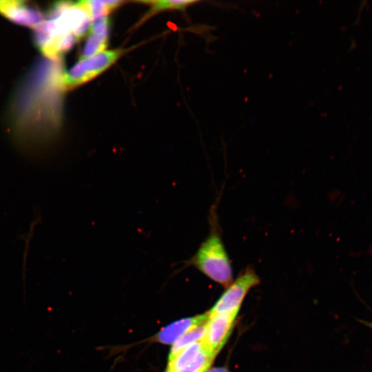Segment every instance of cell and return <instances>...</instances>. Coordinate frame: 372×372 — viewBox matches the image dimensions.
Returning a JSON list of instances; mask_svg holds the SVG:
<instances>
[{
	"instance_id": "5",
	"label": "cell",
	"mask_w": 372,
	"mask_h": 372,
	"mask_svg": "<svg viewBox=\"0 0 372 372\" xmlns=\"http://www.w3.org/2000/svg\"><path fill=\"white\" fill-rule=\"evenodd\" d=\"M205 322V333L202 342L217 355L231 334L238 313H210Z\"/></svg>"
},
{
	"instance_id": "4",
	"label": "cell",
	"mask_w": 372,
	"mask_h": 372,
	"mask_svg": "<svg viewBox=\"0 0 372 372\" xmlns=\"http://www.w3.org/2000/svg\"><path fill=\"white\" fill-rule=\"evenodd\" d=\"M216 355L199 341L189 345L169 361L165 372H206Z\"/></svg>"
},
{
	"instance_id": "8",
	"label": "cell",
	"mask_w": 372,
	"mask_h": 372,
	"mask_svg": "<svg viewBox=\"0 0 372 372\" xmlns=\"http://www.w3.org/2000/svg\"><path fill=\"white\" fill-rule=\"evenodd\" d=\"M205 333V323L192 329L180 337L172 344L169 355V361L173 360L180 352L189 345L201 341L204 338Z\"/></svg>"
},
{
	"instance_id": "3",
	"label": "cell",
	"mask_w": 372,
	"mask_h": 372,
	"mask_svg": "<svg viewBox=\"0 0 372 372\" xmlns=\"http://www.w3.org/2000/svg\"><path fill=\"white\" fill-rule=\"evenodd\" d=\"M259 283L260 278L256 271L251 267H247L226 288L209 313H238L248 292Z\"/></svg>"
},
{
	"instance_id": "12",
	"label": "cell",
	"mask_w": 372,
	"mask_h": 372,
	"mask_svg": "<svg viewBox=\"0 0 372 372\" xmlns=\"http://www.w3.org/2000/svg\"><path fill=\"white\" fill-rule=\"evenodd\" d=\"M206 372H229L228 369L225 367H213L209 368Z\"/></svg>"
},
{
	"instance_id": "6",
	"label": "cell",
	"mask_w": 372,
	"mask_h": 372,
	"mask_svg": "<svg viewBox=\"0 0 372 372\" xmlns=\"http://www.w3.org/2000/svg\"><path fill=\"white\" fill-rule=\"evenodd\" d=\"M0 14L17 24L34 28L45 19L38 8L19 0H0Z\"/></svg>"
},
{
	"instance_id": "7",
	"label": "cell",
	"mask_w": 372,
	"mask_h": 372,
	"mask_svg": "<svg viewBox=\"0 0 372 372\" xmlns=\"http://www.w3.org/2000/svg\"><path fill=\"white\" fill-rule=\"evenodd\" d=\"M209 317L208 313L184 318L164 327L156 335L158 342L174 344L183 335L192 329L205 324Z\"/></svg>"
},
{
	"instance_id": "10",
	"label": "cell",
	"mask_w": 372,
	"mask_h": 372,
	"mask_svg": "<svg viewBox=\"0 0 372 372\" xmlns=\"http://www.w3.org/2000/svg\"><path fill=\"white\" fill-rule=\"evenodd\" d=\"M196 1H145L150 4V9L144 19L154 15V14L165 10H184L187 6L196 3Z\"/></svg>"
},
{
	"instance_id": "13",
	"label": "cell",
	"mask_w": 372,
	"mask_h": 372,
	"mask_svg": "<svg viewBox=\"0 0 372 372\" xmlns=\"http://www.w3.org/2000/svg\"><path fill=\"white\" fill-rule=\"evenodd\" d=\"M364 324H366V325H368L370 328L372 329V323H370V322H364Z\"/></svg>"
},
{
	"instance_id": "2",
	"label": "cell",
	"mask_w": 372,
	"mask_h": 372,
	"mask_svg": "<svg viewBox=\"0 0 372 372\" xmlns=\"http://www.w3.org/2000/svg\"><path fill=\"white\" fill-rule=\"evenodd\" d=\"M121 50H104L92 56L81 59L61 78V85L65 90L74 88L101 74L121 56Z\"/></svg>"
},
{
	"instance_id": "11",
	"label": "cell",
	"mask_w": 372,
	"mask_h": 372,
	"mask_svg": "<svg viewBox=\"0 0 372 372\" xmlns=\"http://www.w3.org/2000/svg\"><path fill=\"white\" fill-rule=\"evenodd\" d=\"M107 45V40L90 33L83 48L81 58H86L104 51Z\"/></svg>"
},
{
	"instance_id": "1",
	"label": "cell",
	"mask_w": 372,
	"mask_h": 372,
	"mask_svg": "<svg viewBox=\"0 0 372 372\" xmlns=\"http://www.w3.org/2000/svg\"><path fill=\"white\" fill-rule=\"evenodd\" d=\"M215 209L211 208L210 211L209 235L195 254L185 262V265L194 266L207 278L227 288L233 282V269Z\"/></svg>"
},
{
	"instance_id": "9",
	"label": "cell",
	"mask_w": 372,
	"mask_h": 372,
	"mask_svg": "<svg viewBox=\"0 0 372 372\" xmlns=\"http://www.w3.org/2000/svg\"><path fill=\"white\" fill-rule=\"evenodd\" d=\"M92 20L98 17L107 16V14L117 7L121 1H83Z\"/></svg>"
}]
</instances>
